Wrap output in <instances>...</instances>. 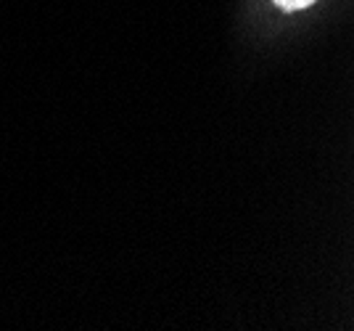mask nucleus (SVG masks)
<instances>
[{"label":"nucleus","instance_id":"obj_1","mask_svg":"<svg viewBox=\"0 0 354 331\" xmlns=\"http://www.w3.org/2000/svg\"><path fill=\"white\" fill-rule=\"evenodd\" d=\"M278 6H281L283 11H301V8H307V6H312L315 0H275Z\"/></svg>","mask_w":354,"mask_h":331}]
</instances>
